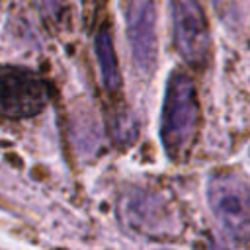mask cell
Instances as JSON below:
<instances>
[{
  "mask_svg": "<svg viewBox=\"0 0 250 250\" xmlns=\"http://www.w3.org/2000/svg\"><path fill=\"white\" fill-rule=\"evenodd\" d=\"M39 4H41L43 10L49 12L51 16H55V14L59 12V8H61V0H39Z\"/></svg>",
  "mask_w": 250,
  "mask_h": 250,
  "instance_id": "cell-7",
  "label": "cell"
},
{
  "mask_svg": "<svg viewBox=\"0 0 250 250\" xmlns=\"http://www.w3.org/2000/svg\"><path fill=\"white\" fill-rule=\"evenodd\" d=\"M207 203L221 229L236 242L250 240V184L236 172H215L207 180Z\"/></svg>",
  "mask_w": 250,
  "mask_h": 250,
  "instance_id": "cell-2",
  "label": "cell"
},
{
  "mask_svg": "<svg viewBox=\"0 0 250 250\" xmlns=\"http://www.w3.org/2000/svg\"><path fill=\"white\" fill-rule=\"evenodd\" d=\"M45 82L27 68L0 66V115L23 119L37 115L47 105Z\"/></svg>",
  "mask_w": 250,
  "mask_h": 250,
  "instance_id": "cell-3",
  "label": "cell"
},
{
  "mask_svg": "<svg viewBox=\"0 0 250 250\" xmlns=\"http://www.w3.org/2000/svg\"><path fill=\"white\" fill-rule=\"evenodd\" d=\"M94 53L98 59V66H100V74H102V82H104L105 90L117 92L121 86V74H119V66H117L113 41H111V35L107 29L98 31V35L94 39Z\"/></svg>",
  "mask_w": 250,
  "mask_h": 250,
  "instance_id": "cell-6",
  "label": "cell"
},
{
  "mask_svg": "<svg viewBox=\"0 0 250 250\" xmlns=\"http://www.w3.org/2000/svg\"><path fill=\"white\" fill-rule=\"evenodd\" d=\"M158 250H170V248H158Z\"/></svg>",
  "mask_w": 250,
  "mask_h": 250,
  "instance_id": "cell-8",
  "label": "cell"
},
{
  "mask_svg": "<svg viewBox=\"0 0 250 250\" xmlns=\"http://www.w3.org/2000/svg\"><path fill=\"white\" fill-rule=\"evenodd\" d=\"M197 94L193 80L184 70H174L168 76L162 111H160V141L170 158H180L197 127Z\"/></svg>",
  "mask_w": 250,
  "mask_h": 250,
  "instance_id": "cell-1",
  "label": "cell"
},
{
  "mask_svg": "<svg viewBox=\"0 0 250 250\" xmlns=\"http://www.w3.org/2000/svg\"><path fill=\"white\" fill-rule=\"evenodd\" d=\"M156 10L154 0H125V27L133 61L143 74L156 64Z\"/></svg>",
  "mask_w": 250,
  "mask_h": 250,
  "instance_id": "cell-5",
  "label": "cell"
},
{
  "mask_svg": "<svg viewBox=\"0 0 250 250\" xmlns=\"http://www.w3.org/2000/svg\"><path fill=\"white\" fill-rule=\"evenodd\" d=\"M172 37L189 64H201L209 53V27L197 0H170Z\"/></svg>",
  "mask_w": 250,
  "mask_h": 250,
  "instance_id": "cell-4",
  "label": "cell"
}]
</instances>
